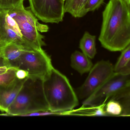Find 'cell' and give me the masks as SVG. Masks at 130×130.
Segmentation results:
<instances>
[{
    "instance_id": "cell-1",
    "label": "cell",
    "mask_w": 130,
    "mask_h": 130,
    "mask_svg": "<svg viewBox=\"0 0 130 130\" xmlns=\"http://www.w3.org/2000/svg\"><path fill=\"white\" fill-rule=\"evenodd\" d=\"M99 40L111 52H120L130 44V12L125 0H110L102 13Z\"/></svg>"
},
{
    "instance_id": "cell-2",
    "label": "cell",
    "mask_w": 130,
    "mask_h": 130,
    "mask_svg": "<svg viewBox=\"0 0 130 130\" xmlns=\"http://www.w3.org/2000/svg\"><path fill=\"white\" fill-rule=\"evenodd\" d=\"M43 87L50 111L63 114L78 105V98L69 79L54 67L43 79Z\"/></svg>"
},
{
    "instance_id": "cell-3",
    "label": "cell",
    "mask_w": 130,
    "mask_h": 130,
    "mask_svg": "<svg viewBox=\"0 0 130 130\" xmlns=\"http://www.w3.org/2000/svg\"><path fill=\"white\" fill-rule=\"evenodd\" d=\"M45 111L50 109L44 93L43 79L28 77L7 113L11 116L23 117L27 114Z\"/></svg>"
},
{
    "instance_id": "cell-4",
    "label": "cell",
    "mask_w": 130,
    "mask_h": 130,
    "mask_svg": "<svg viewBox=\"0 0 130 130\" xmlns=\"http://www.w3.org/2000/svg\"><path fill=\"white\" fill-rule=\"evenodd\" d=\"M8 12L17 24L23 39L30 47L34 49L39 50L46 46L43 40L44 36L40 32H48V26L38 22V19L30 10L25 9L23 4Z\"/></svg>"
},
{
    "instance_id": "cell-5",
    "label": "cell",
    "mask_w": 130,
    "mask_h": 130,
    "mask_svg": "<svg viewBox=\"0 0 130 130\" xmlns=\"http://www.w3.org/2000/svg\"><path fill=\"white\" fill-rule=\"evenodd\" d=\"M15 67L29 73V77L43 79L53 68L49 56L42 49L24 51L17 62Z\"/></svg>"
},
{
    "instance_id": "cell-6",
    "label": "cell",
    "mask_w": 130,
    "mask_h": 130,
    "mask_svg": "<svg viewBox=\"0 0 130 130\" xmlns=\"http://www.w3.org/2000/svg\"><path fill=\"white\" fill-rule=\"evenodd\" d=\"M115 73L114 66L109 61L102 60L93 66L85 82L76 91L80 100L86 99L101 87Z\"/></svg>"
},
{
    "instance_id": "cell-7",
    "label": "cell",
    "mask_w": 130,
    "mask_h": 130,
    "mask_svg": "<svg viewBox=\"0 0 130 130\" xmlns=\"http://www.w3.org/2000/svg\"><path fill=\"white\" fill-rule=\"evenodd\" d=\"M130 82V75L115 72L101 87L83 102L85 107L95 108L106 102L114 94Z\"/></svg>"
},
{
    "instance_id": "cell-8",
    "label": "cell",
    "mask_w": 130,
    "mask_h": 130,
    "mask_svg": "<svg viewBox=\"0 0 130 130\" xmlns=\"http://www.w3.org/2000/svg\"><path fill=\"white\" fill-rule=\"evenodd\" d=\"M32 13L45 23H58L64 15V0H28Z\"/></svg>"
},
{
    "instance_id": "cell-9",
    "label": "cell",
    "mask_w": 130,
    "mask_h": 130,
    "mask_svg": "<svg viewBox=\"0 0 130 130\" xmlns=\"http://www.w3.org/2000/svg\"><path fill=\"white\" fill-rule=\"evenodd\" d=\"M12 43L34 50L24 40L17 24L9 15L8 10L0 9V45L2 49Z\"/></svg>"
},
{
    "instance_id": "cell-10",
    "label": "cell",
    "mask_w": 130,
    "mask_h": 130,
    "mask_svg": "<svg viewBox=\"0 0 130 130\" xmlns=\"http://www.w3.org/2000/svg\"><path fill=\"white\" fill-rule=\"evenodd\" d=\"M27 78L23 80L17 79L14 82L8 86H0V111L7 113Z\"/></svg>"
},
{
    "instance_id": "cell-11",
    "label": "cell",
    "mask_w": 130,
    "mask_h": 130,
    "mask_svg": "<svg viewBox=\"0 0 130 130\" xmlns=\"http://www.w3.org/2000/svg\"><path fill=\"white\" fill-rule=\"evenodd\" d=\"M29 50L16 44H10L2 49L1 58L8 66L15 67L16 63L23 53Z\"/></svg>"
},
{
    "instance_id": "cell-12",
    "label": "cell",
    "mask_w": 130,
    "mask_h": 130,
    "mask_svg": "<svg viewBox=\"0 0 130 130\" xmlns=\"http://www.w3.org/2000/svg\"><path fill=\"white\" fill-rule=\"evenodd\" d=\"M90 59L83 53L75 51L71 56V67L81 75L88 73L93 66Z\"/></svg>"
},
{
    "instance_id": "cell-13",
    "label": "cell",
    "mask_w": 130,
    "mask_h": 130,
    "mask_svg": "<svg viewBox=\"0 0 130 130\" xmlns=\"http://www.w3.org/2000/svg\"><path fill=\"white\" fill-rule=\"evenodd\" d=\"M109 99L115 100L120 105L122 108L120 117H130V82L114 94Z\"/></svg>"
},
{
    "instance_id": "cell-14",
    "label": "cell",
    "mask_w": 130,
    "mask_h": 130,
    "mask_svg": "<svg viewBox=\"0 0 130 130\" xmlns=\"http://www.w3.org/2000/svg\"><path fill=\"white\" fill-rule=\"evenodd\" d=\"M95 40V36L86 31L79 42V47L82 52L90 59H94L97 53Z\"/></svg>"
},
{
    "instance_id": "cell-15",
    "label": "cell",
    "mask_w": 130,
    "mask_h": 130,
    "mask_svg": "<svg viewBox=\"0 0 130 130\" xmlns=\"http://www.w3.org/2000/svg\"><path fill=\"white\" fill-rule=\"evenodd\" d=\"M88 0H66L65 1L64 10L65 13L70 14L75 18H79L81 11Z\"/></svg>"
},
{
    "instance_id": "cell-16",
    "label": "cell",
    "mask_w": 130,
    "mask_h": 130,
    "mask_svg": "<svg viewBox=\"0 0 130 130\" xmlns=\"http://www.w3.org/2000/svg\"><path fill=\"white\" fill-rule=\"evenodd\" d=\"M17 67L9 66L4 70L0 71V86H7L13 84L17 79Z\"/></svg>"
},
{
    "instance_id": "cell-17",
    "label": "cell",
    "mask_w": 130,
    "mask_h": 130,
    "mask_svg": "<svg viewBox=\"0 0 130 130\" xmlns=\"http://www.w3.org/2000/svg\"><path fill=\"white\" fill-rule=\"evenodd\" d=\"M105 110L109 117H120L122 108L120 104L115 100L109 99L106 102Z\"/></svg>"
},
{
    "instance_id": "cell-18",
    "label": "cell",
    "mask_w": 130,
    "mask_h": 130,
    "mask_svg": "<svg viewBox=\"0 0 130 130\" xmlns=\"http://www.w3.org/2000/svg\"><path fill=\"white\" fill-rule=\"evenodd\" d=\"M130 60V44L122 51V53L114 66L115 72H117L126 65Z\"/></svg>"
},
{
    "instance_id": "cell-19",
    "label": "cell",
    "mask_w": 130,
    "mask_h": 130,
    "mask_svg": "<svg viewBox=\"0 0 130 130\" xmlns=\"http://www.w3.org/2000/svg\"><path fill=\"white\" fill-rule=\"evenodd\" d=\"M104 0H88L79 15V18L85 16L89 11L98 9L104 2Z\"/></svg>"
},
{
    "instance_id": "cell-20",
    "label": "cell",
    "mask_w": 130,
    "mask_h": 130,
    "mask_svg": "<svg viewBox=\"0 0 130 130\" xmlns=\"http://www.w3.org/2000/svg\"><path fill=\"white\" fill-rule=\"evenodd\" d=\"M24 0H0V9L9 10L23 4Z\"/></svg>"
},
{
    "instance_id": "cell-21",
    "label": "cell",
    "mask_w": 130,
    "mask_h": 130,
    "mask_svg": "<svg viewBox=\"0 0 130 130\" xmlns=\"http://www.w3.org/2000/svg\"><path fill=\"white\" fill-rule=\"evenodd\" d=\"M106 102L103 103L102 104L95 107V109L91 114V116H98V117H103L108 116L105 110V106Z\"/></svg>"
},
{
    "instance_id": "cell-22",
    "label": "cell",
    "mask_w": 130,
    "mask_h": 130,
    "mask_svg": "<svg viewBox=\"0 0 130 130\" xmlns=\"http://www.w3.org/2000/svg\"><path fill=\"white\" fill-rule=\"evenodd\" d=\"M62 114L59 113H55L52 112L50 111H38V112H33L24 114L23 117H36V116H46L50 115H61Z\"/></svg>"
},
{
    "instance_id": "cell-23",
    "label": "cell",
    "mask_w": 130,
    "mask_h": 130,
    "mask_svg": "<svg viewBox=\"0 0 130 130\" xmlns=\"http://www.w3.org/2000/svg\"><path fill=\"white\" fill-rule=\"evenodd\" d=\"M16 76L18 79L23 80L29 77V73L25 70L18 69L16 72Z\"/></svg>"
},
{
    "instance_id": "cell-24",
    "label": "cell",
    "mask_w": 130,
    "mask_h": 130,
    "mask_svg": "<svg viewBox=\"0 0 130 130\" xmlns=\"http://www.w3.org/2000/svg\"><path fill=\"white\" fill-rule=\"evenodd\" d=\"M117 73L120 74H123V75H130V69H121L118 71Z\"/></svg>"
},
{
    "instance_id": "cell-25",
    "label": "cell",
    "mask_w": 130,
    "mask_h": 130,
    "mask_svg": "<svg viewBox=\"0 0 130 130\" xmlns=\"http://www.w3.org/2000/svg\"><path fill=\"white\" fill-rule=\"evenodd\" d=\"M8 66L2 58H0V66Z\"/></svg>"
},
{
    "instance_id": "cell-26",
    "label": "cell",
    "mask_w": 130,
    "mask_h": 130,
    "mask_svg": "<svg viewBox=\"0 0 130 130\" xmlns=\"http://www.w3.org/2000/svg\"><path fill=\"white\" fill-rule=\"evenodd\" d=\"M130 69V60L128 63L125 66V67H124L122 69Z\"/></svg>"
},
{
    "instance_id": "cell-27",
    "label": "cell",
    "mask_w": 130,
    "mask_h": 130,
    "mask_svg": "<svg viewBox=\"0 0 130 130\" xmlns=\"http://www.w3.org/2000/svg\"><path fill=\"white\" fill-rule=\"evenodd\" d=\"M2 50V48L0 45V58H1Z\"/></svg>"
},
{
    "instance_id": "cell-28",
    "label": "cell",
    "mask_w": 130,
    "mask_h": 130,
    "mask_svg": "<svg viewBox=\"0 0 130 130\" xmlns=\"http://www.w3.org/2000/svg\"><path fill=\"white\" fill-rule=\"evenodd\" d=\"M125 1L127 3L128 5L130 6V0H125Z\"/></svg>"
},
{
    "instance_id": "cell-29",
    "label": "cell",
    "mask_w": 130,
    "mask_h": 130,
    "mask_svg": "<svg viewBox=\"0 0 130 130\" xmlns=\"http://www.w3.org/2000/svg\"><path fill=\"white\" fill-rule=\"evenodd\" d=\"M129 10H130V6L129 5Z\"/></svg>"
},
{
    "instance_id": "cell-30",
    "label": "cell",
    "mask_w": 130,
    "mask_h": 130,
    "mask_svg": "<svg viewBox=\"0 0 130 130\" xmlns=\"http://www.w3.org/2000/svg\"><path fill=\"white\" fill-rule=\"evenodd\" d=\"M64 1H66V0H64Z\"/></svg>"
}]
</instances>
